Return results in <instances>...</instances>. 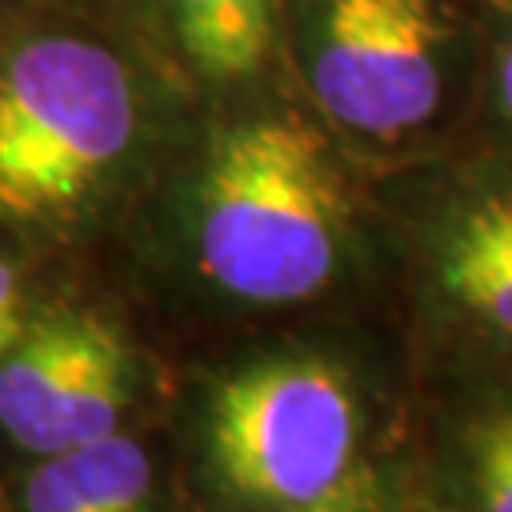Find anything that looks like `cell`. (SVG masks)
<instances>
[{"label": "cell", "instance_id": "obj_1", "mask_svg": "<svg viewBox=\"0 0 512 512\" xmlns=\"http://www.w3.org/2000/svg\"><path fill=\"white\" fill-rule=\"evenodd\" d=\"M167 80L114 27L4 0L0 228L76 239L129 202L164 148Z\"/></svg>", "mask_w": 512, "mask_h": 512}, {"label": "cell", "instance_id": "obj_2", "mask_svg": "<svg viewBox=\"0 0 512 512\" xmlns=\"http://www.w3.org/2000/svg\"><path fill=\"white\" fill-rule=\"evenodd\" d=\"M353 209L338 133L289 95L224 110L198 133L179 179V217L202 277L251 304H296L327 289Z\"/></svg>", "mask_w": 512, "mask_h": 512}, {"label": "cell", "instance_id": "obj_3", "mask_svg": "<svg viewBox=\"0 0 512 512\" xmlns=\"http://www.w3.org/2000/svg\"><path fill=\"white\" fill-rule=\"evenodd\" d=\"M289 65L338 141L395 148L448 103L456 0H285Z\"/></svg>", "mask_w": 512, "mask_h": 512}, {"label": "cell", "instance_id": "obj_4", "mask_svg": "<svg viewBox=\"0 0 512 512\" xmlns=\"http://www.w3.org/2000/svg\"><path fill=\"white\" fill-rule=\"evenodd\" d=\"M357 448L346 376L315 357H277L228 376L213 399V452L236 494L300 509L342 490Z\"/></svg>", "mask_w": 512, "mask_h": 512}, {"label": "cell", "instance_id": "obj_5", "mask_svg": "<svg viewBox=\"0 0 512 512\" xmlns=\"http://www.w3.org/2000/svg\"><path fill=\"white\" fill-rule=\"evenodd\" d=\"M129 353L92 311H65L0 357V429L19 448L61 456L122 433Z\"/></svg>", "mask_w": 512, "mask_h": 512}, {"label": "cell", "instance_id": "obj_6", "mask_svg": "<svg viewBox=\"0 0 512 512\" xmlns=\"http://www.w3.org/2000/svg\"><path fill=\"white\" fill-rule=\"evenodd\" d=\"M129 35L171 84L232 107L270 99L277 76L293 73L285 0H133Z\"/></svg>", "mask_w": 512, "mask_h": 512}, {"label": "cell", "instance_id": "obj_7", "mask_svg": "<svg viewBox=\"0 0 512 512\" xmlns=\"http://www.w3.org/2000/svg\"><path fill=\"white\" fill-rule=\"evenodd\" d=\"M437 266L463 308L512 334V190L478 194L448 220Z\"/></svg>", "mask_w": 512, "mask_h": 512}, {"label": "cell", "instance_id": "obj_8", "mask_svg": "<svg viewBox=\"0 0 512 512\" xmlns=\"http://www.w3.org/2000/svg\"><path fill=\"white\" fill-rule=\"evenodd\" d=\"M61 456L69 463L80 512H148L152 463L133 437L110 433Z\"/></svg>", "mask_w": 512, "mask_h": 512}, {"label": "cell", "instance_id": "obj_9", "mask_svg": "<svg viewBox=\"0 0 512 512\" xmlns=\"http://www.w3.org/2000/svg\"><path fill=\"white\" fill-rule=\"evenodd\" d=\"M475 482L482 512H512V418L482 429L475 452Z\"/></svg>", "mask_w": 512, "mask_h": 512}, {"label": "cell", "instance_id": "obj_10", "mask_svg": "<svg viewBox=\"0 0 512 512\" xmlns=\"http://www.w3.org/2000/svg\"><path fill=\"white\" fill-rule=\"evenodd\" d=\"M23 277H19L16 262L8 255H0V357H8L12 349L23 342L27 334V319H23Z\"/></svg>", "mask_w": 512, "mask_h": 512}, {"label": "cell", "instance_id": "obj_11", "mask_svg": "<svg viewBox=\"0 0 512 512\" xmlns=\"http://www.w3.org/2000/svg\"><path fill=\"white\" fill-rule=\"evenodd\" d=\"M19 4L50 8V12H69V16L114 27V31H122V35H129V23H133V0H19Z\"/></svg>", "mask_w": 512, "mask_h": 512}, {"label": "cell", "instance_id": "obj_12", "mask_svg": "<svg viewBox=\"0 0 512 512\" xmlns=\"http://www.w3.org/2000/svg\"><path fill=\"white\" fill-rule=\"evenodd\" d=\"M494 103H497V114L505 118V126L512 129V27L509 35L501 38L494 57Z\"/></svg>", "mask_w": 512, "mask_h": 512}, {"label": "cell", "instance_id": "obj_13", "mask_svg": "<svg viewBox=\"0 0 512 512\" xmlns=\"http://www.w3.org/2000/svg\"><path fill=\"white\" fill-rule=\"evenodd\" d=\"M277 512H365V490L357 478H349L342 490H334L323 501H311V505H300V509H277Z\"/></svg>", "mask_w": 512, "mask_h": 512}, {"label": "cell", "instance_id": "obj_14", "mask_svg": "<svg viewBox=\"0 0 512 512\" xmlns=\"http://www.w3.org/2000/svg\"><path fill=\"white\" fill-rule=\"evenodd\" d=\"M0 8H4V0H0Z\"/></svg>", "mask_w": 512, "mask_h": 512}, {"label": "cell", "instance_id": "obj_15", "mask_svg": "<svg viewBox=\"0 0 512 512\" xmlns=\"http://www.w3.org/2000/svg\"><path fill=\"white\" fill-rule=\"evenodd\" d=\"M509 4H512V0H509Z\"/></svg>", "mask_w": 512, "mask_h": 512}]
</instances>
